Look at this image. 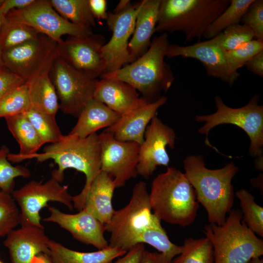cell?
Listing matches in <instances>:
<instances>
[{
	"label": "cell",
	"instance_id": "cell-39",
	"mask_svg": "<svg viewBox=\"0 0 263 263\" xmlns=\"http://www.w3.org/2000/svg\"><path fill=\"white\" fill-rule=\"evenodd\" d=\"M241 22L252 30L256 39L263 41V0H254Z\"/></svg>",
	"mask_w": 263,
	"mask_h": 263
},
{
	"label": "cell",
	"instance_id": "cell-38",
	"mask_svg": "<svg viewBox=\"0 0 263 263\" xmlns=\"http://www.w3.org/2000/svg\"><path fill=\"white\" fill-rule=\"evenodd\" d=\"M263 50V41L253 39L236 49L225 51V56L231 70L238 73L240 68Z\"/></svg>",
	"mask_w": 263,
	"mask_h": 263
},
{
	"label": "cell",
	"instance_id": "cell-27",
	"mask_svg": "<svg viewBox=\"0 0 263 263\" xmlns=\"http://www.w3.org/2000/svg\"><path fill=\"white\" fill-rule=\"evenodd\" d=\"M52 64L26 82L31 108L56 116L59 104L55 88L49 75Z\"/></svg>",
	"mask_w": 263,
	"mask_h": 263
},
{
	"label": "cell",
	"instance_id": "cell-47",
	"mask_svg": "<svg viewBox=\"0 0 263 263\" xmlns=\"http://www.w3.org/2000/svg\"><path fill=\"white\" fill-rule=\"evenodd\" d=\"M131 4V0H121L119 2L113 12L115 13L120 12L126 9Z\"/></svg>",
	"mask_w": 263,
	"mask_h": 263
},
{
	"label": "cell",
	"instance_id": "cell-29",
	"mask_svg": "<svg viewBox=\"0 0 263 263\" xmlns=\"http://www.w3.org/2000/svg\"><path fill=\"white\" fill-rule=\"evenodd\" d=\"M254 0H230L226 8L208 26L203 37L212 38L227 27L241 21L242 18Z\"/></svg>",
	"mask_w": 263,
	"mask_h": 263
},
{
	"label": "cell",
	"instance_id": "cell-11",
	"mask_svg": "<svg viewBox=\"0 0 263 263\" xmlns=\"http://www.w3.org/2000/svg\"><path fill=\"white\" fill-rule=\"evenodd\" d=\"M7 19L25 24L46 35L57 43L63 35L86 36L92 35V28L75 25L60 16L48 0H35L28 6L10 11Z\"/></svg>",
	"mask_w": 263,
	"mask_h": 263
},
{
	"label": "cell",
	"instance_id": "cell-45",
	"mask_svg": "<svg viewBox=\"0 0 263 263\" xmlns=\"http://www.w3.org/2000/svg\"><path fill=\"white\" fill-rule=\"evenodd\" d=\"M172 260L160 252H151L145 250L140 263H172Z\"/></svg>",
	"mask_w": 263,
	"mask_h": 263
},
{
	"label": "cell",
	"instance_id": "cell-35",
	"mask_svg": "<svg viewBox=\"0 0 263 263\" xmlns=\"http://www.w3.org/2000/svg\"><path fill=\"white\" fill-rule=\"evenodd\" d=\"M9 153L6 146L0 147V189L11 194L14 190L15 179L18 177L28 178L31 172L25 167L12 165L7 158Z\"/></svg>",
	"mask_w": 263,
	"mask_h": 263
},
{
	"label": "cell",
	"instance_id": "cell-24",
	"mask_svg": "<svg viewBox=\"0 0 263 263\" xmlns=\"http://www.w3.org/2000/svg\"><path fill=\"white\" fill-rule=\"evenodd\" d=\"M7 128L17 142L20 150L18 153H9V162L19 163L37 153L44 144L36 129L24 113L5 118Z\"/></svg>",
	"mask_w": 263,
	"mask_h": 263
},
{
	"label": "cell",
	"instance_id": "cell-42",
	"mask_svg": "<svg viewBox=\"0 0 263 263\" xmlns=\"http://www.w3.org/2000/svg\"><path fill=\"white\" fill-rule=\"evenodd\" d=\"M35 0H4L0 7V13L5 16L10 11L14 9L24 8Z\"/></svg>",
	"mask_w": 263,
	"mask_h": 263
},
{
	"label": "cell",
	"instance_id": "cell-41",
	"mask_svg": "<svg viewBox=\"0 0 263 263\" xmlns=\"http://www.w3.org/2000/svg\"><path fill=\"white\" fill-rule=\"evenodd\" d=\"M145 250L144 244H137L128 251L117 261L110 263H140Z\"/></svg>",
	"mask_w": 263,
	"mask_h": 263
},
{
	"label": "cell",
	"instance_id": "cell-28",
	"mask_svg": "<svg viewBox=\"0 0 263 263\" xmlns=\"http://www.w3.org/2000/svg\"><path fill=\"white\" fill-rule=\"evenodd\" d=\"M55 10L63 18L79 26L92 28L96 23L89 0H49Z\"/></svg>",
	"mask_w": 263,
	"mask_h": 263
},
{
	"label": "cell",
	"instance_id": "cell-25",
	"mask_svg": "<svg viewBox=\"0 0 263 263\" xmlns=\"http://www.w3.org/2000/svg\"><path fill=\"white\" fill-rule=\"evenodd\" d=\"M121 115L94 98L86 105L70 134L84 138L102 128L114 124Z\"/></svg>",
	"mask_w": 263,
	"mask_h": 263
},
{
	"label": "cell",
	"instance_id": "cell-30",
	"mask_svg": "<svg viewBox=\"0 0 263 263\" xmlns=\"http://www.w3.org/2000/svg\"><path fill=\"white\" fill-rule=\"evenodd\" d=\"M180 254L172 260V263H213L212 244L206 237L200 239L187 238Z\"/></svg>",
	"mask_w": 263,
	"mask_h": 263
},
{
	"label": "cell",
	"instance_id": "cell-22",
	"mask_svg": "<svg viewBox=\"0 0 263 263\" xmlns=\"http://www.w3.org/2000/svg\"><path fill=\"white\" fill-rule=\"evenodd\" d=\"M93 98L121 115L137 105L140 97L135 88L125 82L101 78L96 84Z\"/></svg>",
	"mask_w": 263,
	"mask_h": 263
},
{
	"label": "cell",
	"instance_id": "cell-46",
	"mask_svg": "<svg viewBox=\"0 0 263 263\" xmlns=\"http://www.w3.org/2000/svg\"><path fill=\"white\" fill-rule=\"evenodd\" d=\"M30 263H53L49 255L40 254L34 256Z\"/></svg>",
	"mask_w": 263,
	"mask_h": 263
},
{
	"label": "cell",
	"instance_id": "cell-17",
	"mask_svg": "<svg viewBox=\"0 0 263 263\" xmlns=\"http://www.w3.org/2000/svg\"><path fill=\"white\" fill-rule=\"evenodd\" d=\"M175 138L173 129L155 116L147 126L144 141L140 145L137 174L148 179L158 166L168 167L169 157L166 148L168 146L173 149Z\"/></svg>",
	"mask_w": 263,
	"mask_h": 263
},
{
	"label": "cell",
	"instance_id": "cell-31",
	"mask_svg": "<svg viewBox=\"0 0 263 263\" xmlns=\"http://www.w3.org/2000/svg\"><path fill=\"white\" fill-rule=\"evenodd\" d=\"M39 34L25 24L7 19L5 17L0 30V49L3 52L36 38Z\"/></svg>",
	"mask_w": 263,
	"mask_h": 263
},
{
	"label": "cell",
	"instance_id": "cell-18",
	"mask_svg": "<svg viewBox=\"0 0 263 263\" xmlns=\"http://www.w3.org/2000/svg\"><path fill=\"white\" fill-rule=\"evenodd\" d=\"M50 215L43 219L52 222L68 231L75 240L92 245L98 250L109 246L104 237L105 225L84 209L75 214L64 213L58 208L48 206Z\"/></svg>",
	"mask_w": 263,
	"mask_h": 263
},
{
	"label": "cell",
	"instance_id": "cell-34",
	"mask_svg": "<svg viewBox=\"0 0 263 263\" xmlns=\"http://www.w3.org/2000/svg\"><path fill=\"white\" fill-rule=\"evenodd\" d=\"M31 108L27 82L12 89L0 98V118L22 113Z\"/></svg>",
	"mask_w": 263,
	"mask_h": 263
},
{
	"label": "cell",
	"instance_id": "cell-51",
	"mask_svg": "<svg viewBox=\"0 0 263 263\" xmlns=\"http://www.w3.org/2000/svg\"><path fill=\"white\" fill-rule=\"evenodd\" d=\"M5 20V16L0 13V30L1 27V26Z\"/></svg>",
	"mask_w": 263,
	"mask_h": 263
},
{
	"label": "cell",
	"instance_id": "cell-26",
	"mask_svg": "<svg viewBox=\"0 0 263 263\" xmlns=\"http://www.w3.org/2000/svg\"><path fill=\"white\" fill-rule=\"evenodd\" d=\"M49 248L53 263H110L127 252L119 247L109 246L94 252H79L52 240L49 241Z\"/></svg>",
	"mask_w": 263,
	"mask_h": 263
},
{
	"label": "cell",
	"instance_id": "cell-32",
	"mask_svg": "<svg viewBox=\"0 0 263 263\" xmlns=\"http://www.w3.org/2000/svg\"><path fill=\"white\" fill-rule=\"evenodd\" d=\"M44 144L54 143L64 137L56 122V116L32 108L24 113Z\"/></svg>",
	"mask_w": 263,
	"mask_h": 263
},
{
	"label": "cell",
	"instance_id": "cell-4",
	"mask_svg": "<svg viewBox=\"0 0 263 263\" xmlns=\"http://www.w3.org/2000/svg\"><path fill=\"white\" fill-rule=\"evenodd\" d=\"M161 221L152 212L147 184L139 181L132 189L129 203L115 210L105 225L110 233L109 246L127 252L137 244H149L154 230L163 227Z\"/></svg>",
	"mask_w": 263,
	"mask_h": 263
},
{
	"label": "cell",
	"instance_id": "cell-23",
	"mask_svg": "<svg viewBox=\"0 0 263 263\" xmlns=\"http://www.w3.org/2000/svg\"><path fill=\"white\" fill-rule=\"evenodd\" d=\"M160 0H143L136 16L132 38L128 48L134 60L142 56L149 49L155 33L158 20Z\"/></svg>",
	"mask_w": 263,
	"mask_h": 263
},
{
	"label": "cell",
	"instance_id": "cell-37",
	"mask_svg": "<svg viewBox=\"0 0 263 263\" xmlns=\"http://www.w3.org/2000/svg\"><path fill=\"white\" fill-rule=\"evenodd\" d=\"M20 225V210L11 194L0 189V238Z\"/></svg>",
	"mask_w": 263,
	"mask_h": 263
},
{
	"label": "cell",
	"instance_id": "cell-5",
	"mask_svg": "<svg viewBox=\"0 0 263 263\" xmlns=\"http://www.w3.org/2000/svg\"><path fill=\"white\" fill-rule=\"evenodd\" d=\"M152 212L161 220L182 227L192 224L199 203L185 173L174 167L153 179L149 193Z\"/></svg>",
	"mask_w": 263,
	"mask_h": 263
},
{
	"label": "cell",
	"instance_id": "cell-13",
	"mask_svg": "<svg viewBox=\"0 0 263 263\" xmlns=\"http://www.w3.org/2000/svg\"><path fill=\"white\" fill-rule=\"evenodd\" d=\"M57 43L42 34L2 52L4 66L26 82L51 65Z\"/></svg>",
	"mask_w": 263,
	"mask_h": 263
},
{
	"label": "cell",
	"instance_id": "cell-53",
	"mask_svg": "<svg viewBox=\"0 0 263 263\" xmlns=\"http://www.w3.org/2000/svg\"><path fill=\"white\" fill-rule=\"evenodd\" d=\"M0 263H4L0 260Z\"/></svg>",
	"mask_w": 263,
	"mask_h": 263
},
{
	"label": "cell",
	"instance_id": "cell-44",
	"mask_svg": "<svg viewBox=\"0 0 263 263\" xmlns=\"http://www.w3.org/2000/svg\"><path fill=\"white\" fill-rule=\"evenodd\" d=\"M244 66L249 71L262 77L263 76V50L254 56Z\"/></svg>",
	"mask_w": 263,
	"mask_h": 263
},
{
	"label": "cell",
	"instance_id": "cell-21",
	"mask_svg": "<svg viewBox=\"0 0 263 263\" xmlns=\"http://www.w3.org/2000/svg\"><path fill=\"white\" fill-rule=\"evenodd\" d=\"M116 188L113 178L101 170L92 182L83 200V208L102 224L108 223L115 210L112 204Z\"/></svg>",
	"mask_w": 263,
	"mask_h": 263
},
{
	"label": "cell",
	"instance_id": "cell-19",
	"mask_svg": "<svg viewBox=\"0 0 263 263\" xmlns=\"http://www.w3.org/2000/svg\"><path fill=\"white\" fill-rule=\"evenodd\" d=\"M167 100V97L164 95L153 102L141 96L137 105L121 115L114 124L106 128L105 131L112 133L117 140L135 142L140 145L144 141L148 124Z\"/></svg>",
	"mask_w": 263,
	"mask_h": 263
},
{
	"label": "cell",
	"instance_id": "cell-33",
	"mask_svg": "<svg viewBox=\"0 0 263 263\" xmlns=\"http://www.w3.org/2000/svg\"><path fill=\"white\" fill-rule=\"evenodd\" d=\"M240 201L242 219L247 227L255 233L263 237V207L255 201L254 197L246 189L235 192Z\"/></svg>",
	"mask_w": 263,
	"mask_h": 263
},
{
	"label": "cell",
	"instance_id": "cell-14",
	"mask_svg": "<svg viewBox=\"0 0 263 263\" xmlns=\"http://www.w3.org/2000/svg\"><path fill=\"white\" fill-rule=\"evenodd\" d=\"M140 6L141 1L131 4L120 12L108 13L106 23L113 33L110 40L102 48L106 66L105 73L117 71L134 61L128 46Z\"/></svg>",
	"mask_w": 263,
	"mask_h": 263
},
{
	"label": "cell",
	"instance_id": "cell-15",
	"mask_svg": "<svg viewBox=\"0 0 263 263\" xmlns=\"http://www.w3.org/2000/svg\"><path fill=\"white\" fill-rule=\"evenodd\" d=\"M101 150V170L111 176L116 188L137 176L140 145L135 142L120 141L112 133L98 134Z\"/></svg>",
	"mask_w": 263,
	"mask_h": 263
},
{
	"label": "cell",
	"instance_id": "cell-52",
	"mask_svg": "<svg viewBox=\"0 0 263 263\" xmlns=\"http://www.w3.org/2000/svg\"><path fill=\"white\" fill-rule=\"evenodd\" d=\"M4 1V0H0V7L1 6V5L2 4L3 2Z\"/></svg>",
	"mask_w": 263,
	"mask_h": 263
},
{
	"label": "cell",
	"instance_id": "cell-16",
	"mask_svg": "<svg viewBox=\"0 0 263 263\" xmlns=\"http://www.w3.org/2000/svg\"><path fill=\"white\" fill-rule=\"evenodd\" d=\"M166 56L196 59L202 63L208 75L220 79L229 86H232L240 75L231 70L226 58L225 51L219 44L216 37L198 41L189 45L169 44Z\"/></svg>",
	"mask_w": 263,
	"mask_h": 263
},
{
	"label": "cell",
	"instance_id": "cell-43",
	"mask_svg": "<svg viewBox=\"0 0 263 263\" xmlns=\"http://www.w3.org/2000/svg\"><path fill=\"white\" fill-rule=\"evenodd\" d=\"M91 11L94 18L98 20L106 19L107 1L106 0H89Z\"/></svg>",
	"mask_w": 263,
	"mask_h": 263
},
{
	"label": "cell",
	"instance_id": "cell-40",
	"mask_svg": "<svg viewBox=\"0 0 263 263\" xmlns=\"http://www.w3.org/2000/svg\"><path fill=\"white\" fill-rule=\"evenodd\" d=\"M26 81L5 67L0 69V98Z\"/></svg>",
	"mask_w": 263,
	"mask_h": 263
},
{
	"label": "cell",
	"instance_id": "cell-49",
	"mask_svg": "<svg viewBox=\"0 0 263 263\" xmlns=\"http://www.w3.org/2000/svg\"><path fill=\"white\" fill-rule=\"evenodd\" d=\"M248 263H263V260L260 257H255L253 258Z\"/></svg>",
	"mask_w": 263,
	"mask_h": 263
},
{
	"label": "cell",
	"instance_id": "cell-10",
	"mask_svg": "<svg viewBox=\"0 0 263 263\" xmlns=\"http://www.w3.org/2000/svg\"><path fill=\"white\" fill-rule=\"evenodd\" d=\"M20 210L21 226L33 225L44 228L41 223L39 212L47 207L49 202L61 203L72 210L74 207L72 196L68 187L62 186L54 177L44 183L32 180L11 194Z\"/></svg>",
	"mask_w": 263,
	"mask_h": 263
},
{
	"label": "cell",
	"instance_id": "cell-3",
	"mask_svg": "<svg viewBox=\"0 0 263 263\" xmlns=\"http://www.w3.org/2000/svg\"><path fill=\"white\" fill-rule=\"evenodd\" d=\"M169 44L167 33L155 37L142 56L100 77L125 82L139 92L146 100L154 101L162 96L163 92L166 93L169 89L175 79L170 66L164 60Z\"/></svg>",
	"mask_w": 263,
	"mask_h": 263
},
{
	"label": "cell",
	"instance_id": "cell-36",
	"mask_svg": "<svg viewBox=\"0 0 263 263\" xmlns=\"http://www.w3.org/2000/svg\"><path fill=\"white\" fill-rule=\"evenodd\" d=\"M215 37L220 46L225 51H228L254 39L255 35L249 27L239 23L227 27Z\"/></svg>",
	"mask_w": 263,
	"mask_h": 263
},
{
	"label": "cell",
	"instance_id": "cell-12",
	"mask_svg": "<svg viewBox=\"0 0 263 263\" xmlns=\"http://www.w3.org/2000/svg\"><path fill=\"white\" fill-rule=\"evenodd\" d=\"M105 37L93 34L69 36L57 45V56L77 72L91 79H97L106 72L102 54Z\"/></svg>",
	"mask_w": 263,
	"mask_h": 263
},
{
	"label": "cell",
	"instance_id": "cell-20",
	"mask_svg": "<svg viewBox=\"0 0 263 263\" xmlns=\"http://www.w3.org/2000/svg\"><path fill=\"white\" fill-rule=\"evenodd\" d=\"M44 229L23 226L13 229L7 235L3 244L8 249L11 263H30L33 258L38 254L49 256L50 239Z\"/></svg>",
	"mask_w": 263,
	"mask_h": 263
},
{
	"label": "cell",
	"instance_id": "cell-2",
	"mask_svg": "<svg viewBox=\"0 0 263 263\" xmlns=\"http://www.w3.org/2000/svg\"><path fill=\"white\" fill-rule=\"evenodd\" d=\"M183 165L185 174L195 191L198 203L205 208L208 221L223 225L234 204L231 181L238 168L231 162L222 168L209 169L201 155L188 156Z\"/></svg>",
	"mask_w": 263,
	"mask_h": 263
},
{
	"label": "cell",
	"instance_id": "cell-6",
	"mask_svg": "<svg viewBox=\"0 0 263 263\" xmlns=\"http://www.w3.org/2000/svg\"><path fill=\"white\" fill-rule=\"evenodd\" d=\"M230 0H160L155 32H182L185 42L200 41L208 26Z\"/></svg>",
	"mask_w": 263,
	"mask_h": 263
},
{
	"label": "cell",
	"instance_id": "cell-7",
	"mask_svg": "<svg viewBox=\"0 0 263 263\" xmlns=\"http://www.w3.org/2000/svg\"><path fill=\"white\" fill-rule=\"evenodd\" d=\"M239 209L229 212L224 224L206 225L204 233L213 248V263H248L263 255V241L242 221Z\"/></svg>",
	"mask_w": 263,
	"mask_h": 263
},
{
	"label": "cell",
	"instance_id": "cell-9",
	"mask_svg": "<svg viewBox=\"0 0 263 263\" xmlns=\"http://www.w3.org/2000/svg\"><path fill=\"white\" fill-rule=\"evenodd\" d=\"M49 75L55 88L59 109L64 113L78 117L93 98L98 79H91L80 74L57 54L50 67Z\"/></svg>",
	"mask_w": 263,
	"mask_h": 263
},
{
	"label": "cell",
	"instance_id": "cell-8",
	"mask_svg": "<svg viewBox=\"0 0 263 263\" xmlns=\"http://www.w3.org/2000/svg\"><path fill=\"white\" fill-rule=\"evenodd\" d=\"M259 100L258 96L255 95L245 106L233 108L226 105L220 96H216V112L208 115H197L195 117V120L197 122H205L198 130V132L206 135V145L220 152L208 141V132L217 126L224 124H232L242 129L248 136L250 140V155L252 157H262L263 106L259 105Z\"/></svg>",
	"mask_w": 263,
	"mask_h": 263
},
{
	"label": "cell",
	"instance_id": "cell-50",
	"mask_svg": "<svg viewBox=\"0 0 263 263\" xmlns=\"http://www.w3.org/2000/svg\"><path fill=\"white\" fill-rule=\"evenodd\" d=\"M4 64L2 59V52L0 49V69L4 67Z\"/></svg>",
	"mask_w": 263,
	"mask_h": 263
},
{
	"label": "cell",
	"instance_id": "cell-48",
	"mask_svg": "<svg viewBox=\"0 0 263 263\" xmlns=\"http://www.w3.org/2000/svg\"><path fill=\"white\" fill-rule=\"evenodd\" d=\"M253 186L258 188L263 191V174H260L258 178L251 180Z\"/></svg>",
	"mask_w": 263,
	"mask_h": 263
},
{
	"label": "cell",
	"instance_id": "cell-1",
	"mask_svg": "<svg viewBox=\"0 0 263 263\" xmlns=\"http://www.w3.org/2000/svg\"><path fill=\"white\" fill-rule=\"evenodd\" d=\"M35 158L38 162L52 159L58 169L52 171L51 176L60 183L64 179V171L72 168L84 174L86 181L81 191L72 196L73 207L79 211L83 208L84 197L92 182L101 170V150L98 134H92L81 138L74 134L64 135L59 141L51 143L42 153L27 156L25 160Z\"/></svg>",
	"mask_w": 263,
	"mask_h": 263
}]
</instances>
